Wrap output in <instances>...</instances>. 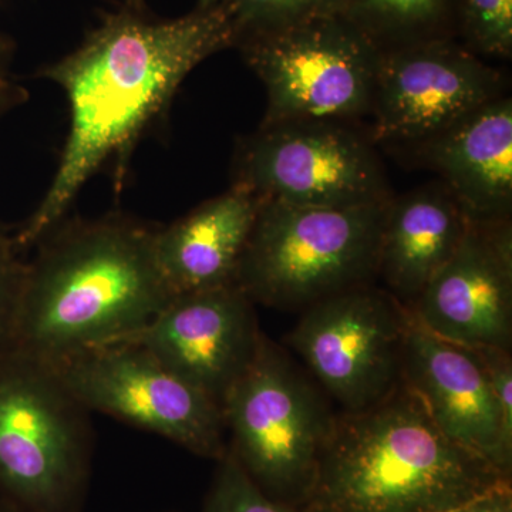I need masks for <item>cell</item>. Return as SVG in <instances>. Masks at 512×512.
<instances>
[{"label":"cell","instance_id":"obj_1","mask_svg":"<svg viewBox=\"0 0 512 512\" xmlns=\"http://www.w3.org/2000/svg\"><path fill=\"white\" fill-rule=\"evenodd\" d=\"M231 3L174 19L147 10L107 13L69 55L43 67L69 104V133L55 175L32 214L13 231L20 252L33 249L69 217L84 185L111 165L116 184L140 138L163 119L188 74L235 47Z\"/></svg>","mask_w":512,"mask_h":512},{"label":"cell","instance_id":"obj_2","mask_svg":"<svg viewBox=\"0 0 512 512\" xmlns=\"http://www.w3.org/2000/svg\"><path fill=\"white\" fill-rule=\"evenodd\" d=\"M157 229L110 212L47 232L25 261L10 348L55 363L143 328L174 298Z\"/></svg>","mask_w":512,"mask_h":512},{"label":"cell","instance_id":"obj_3","mask_svg":"<svg viewBox=\"0 0 512 512\" xmlns=\"http://www.w3.org/2000/svg\"><path fill=\"white\" fill-rule=\"evenodd\" d=\"M511 485L451 440L403 383L382 402L336 414L305 512H446Z\"/></svg>","mask_w":512,"mask_h":512},{"label":"cell","instance_id":"obj_4","mask_svg":"<svg viewBox=\"0 0 512 512\" xmlns=\"http://www.w3.org/2000/svg\"><path fill=\"white\" fill-rule=\"evenodd\" d=\"M90 414L52 365L15 348L0 353V498L25 512H83Z\"/></svg>","mask_w":512,"mask_h":512},{"label":"cell","instance_id":"obj_5","mask_svg":"<svg viewBox=\"0 0 512 512\" xmlns=\"http://www.w3.org/2000/svg\"><path fill=\"white\" fill-rule=\"evenodd\" d=\"M389 201L340 208L262 201L234 284L255 305L302 311L375 284Z\"/></svg>","mask_w":512,"mask_h":512},{"label":"cell","instance_id":"obj_6","mask_svg":"<svg viewBox=\"0 0 512 512\" xmlns=\"http://www.w3.org/2000/svg\"><path fill=\"white\" fill-rule=\"evenodd\" d=\"M228 448L269 497L302 508L336 414L285 349L265 333L222 400Z\"/></svg>","mask_w":512,"mask_h":512},{"label":"cell","instance_id":"obj_7","mask_svg":"<svg viewBox=\"0 0 512 512\" xmlns=\"http://www.w3.org/2000/svg\"><path fill=\"white\" fill-rule=\"evenodd\" d=\"M235 47L265 87L261 126L369 117L382 50L345 16L242 37Z\"/></svg>","mask_w":512,"mask_h":512},{"label":"cell","instance_id":"obj_8","mask_svg":"<svg viewBox=\"0 0 512 512\" xmlns=\"http://www.w3.org/2000/svg\"><path fill=\"white\" fill-rule=\"evenodd\" d=\"M231 185L296 207H359L394 197L376 144L345 121L259 126L235 147Z\"/></svg>","mask_w":512,"mask_h":512},{"label":"cell","instance_id":"obj_9","mask_svg":"<svg viewBox=\"0 0 512 512\" xmlns=\"http://www.w3.org/2000/svg\"><path fill=\"white\" fill-rule=\"evenodd\" d=\"M49 365L89 412L150 431L198 457L217 461L227 451L221 404L140 346L111 343Z\"/></svg>","mask_w":512,"mask_h":512},{"label":"cell","instance_id":"obj_10","mask_svg":"<svg viewBox=\"0 0 512 512\" xmlns=\"http://www.w3.org/2000/svg\"><path fill=\"white\" fill-rule=\"evenodd\" d=\"M409 323L406 306L386 289L362 285L303 309L286 343L343 412H359L402 383Z\"/></svg>","mask_w":512,"mask_h":512},{"label":"cell","instance_id":"obj_11","mask_svg":"<svg viewBox=\"0 0 512 512\" xmlns=\"http://www.w3.org/2000/svg\"><path fill=\"white\" fill-rule=\"evenodd\" d=\"M503 87L501 73L456 39L382 50L367 134L376 146H420L504 96Z\"/></svg>","mask_w":512,"mask_h":512},{"label":"cell","instance_id":"obj_12","mask_svg":"<svg viewBox=\"0 0 512 512\" xmlns=\"http://www.w3.org/2000/svg\"><path fill=\"white\" fill-rule=\"evenodd\" d=\"M255 306L235 284L180 293L143 328L114 343L147 350L222 407L229 389L251 365L264 333Z\"/></svg>","mask_w":512,"mask_h":512},{"label":"cell","instance_id":"obj_13","mask_svg":"<svg viewBox=\"0 0 512 512\" xmlns=\"http://www.w3.org/2000/svg\"><path fill=\"white\" fill-rule=\"evenodd\" d=\"M409 312L420 326L448 342L511 352V217L470 220L457 251Z\"/></svg>","mask_w":512,"mask_h":512},{"label":"cell","instance_id":"obj_14","mask_svg":"<svg viewBox=\"0 0 512 512\" xmlns=\"http://www.w3.org/2000/svg\"><path fill=\"white\" fill-rule=\"evenodd\" d=\"M402 383L419 397L446 436L512 478V464L501 447L500 407L476 349L439 338L410 315Z\"/></svg>","mask_w":512,"mask_h":512},{"label":"cell","instance_id":"obj_15","mask_svg":"<svg viewBox=\"0 0 512 512\" xmlns=\"http://www.w3.org/2000/svg\"><path fill=\"white\" fill-rule=\"evenodd\" d=\"M423 163L463 207L468 220L510 218L512 210V100L484 104L439 136L417 146Z\"/></svg>","mask_w":512,"mask_h":512},{"label":"cell","instance_id":"obj_16","mask_svg":"<svg viewBox=\"0 0 512 512\" xmlns=\"http://www.w3.org/2000/svg\"><path fill=\"white\" fill-rule=\"evenodd\" d=\"M468 217L443 183L423 185L387 204L377 278L407 309L457 251Z\"/></svg>","mask_w":512,"mask_h":512},{"label":"cell","instance_id":"obj_17","mask_svg":"<svg viewBox=\"0 0 512 512\" xmlns=\"http://www.w3.org/2000/svg\"><path fill=\"white\" fill-rule=\"evenodd\" d=\"M261 202L252 192L229 185L157 229L158 265L174 296L234 284Z\"/></svg>","mask_w":512,"mask_h":512},{"label":"cell","instance_id":"obj_18","mask_svg":"<svg viewBox=\"0 0 512 512\" xmlns=\"http://www.w3.org/2000/svg\"><path fill=\"white\" fill-rule=\"evenodd\" d=\"M342 16L380 50L456 39V0H342Z\"/></svg>","mask_w":512,"mask_h":512},{"label":"cell","instance_id":"obj_19","mask_svg":"<svg viewBox=\"0 0 512 512\" xmlns=\"http://www.w3.org/2000/svg\"><path fill=\"white\" fill-rule=\"evenodd\" d=\"M456 36L474 55L510 59L512 0H456Z\"/></svg>","mask_w":512,"mask_h":512},{"label":"cell","instance_id":"obj_20","mask_svg":"<svg viewBox=\"0 0 512 512\" xmlns=\"http://www.w3.org/2000/svg\"><path fill=\"white\" fill-rule=\"evenodd\" d=\"M231 8L238 42L322 16L342 15V0H234Z\"/></svg>","mask_w":512,"mask_h":512},{"label":"cell","instance_id":"obj_21","mask_svg":"<svg viewBox=\"0 0 512 512\" xmlns=\"http://www.w3.org/2000/svg\"><path fill=\"white\" fill-rule=\"evenodd\" d=\"M201 512H305L264 493L245 473L231 450L217 460Z\"/></svg>","mask_w":512,"mask_h":512},{"label":"cell","instance_id":"obj_22","mask_svg":"<svg viewBox=\"0 0 512 512\" xmlns=\"http://www.w3.org/2000/svg\"><path fill=\"white\" fill-rule=\"evenodd\" d=\"M20 254L12 229L0 221V353L12 346L13 319L25 271Z\"/></svg>","mask_w":512,"mask_h":512},{"label":"cell","instance_id":"obj_23","mask_svg":"<svg viewBox=\"0 0 512 512\" xmlns=\"http://www.w3.org/2000/svg\"><path fill=\"white\" fill-rule=\"evenodd\" d=\"M483 360L501 416V447L512 464V357L510 350L476 349Z\"/></svg>","mask_w":512,"mask_h":512},{"label":"cell","instance_id":"obj_24","mask_svg":"<svg viewBox=\"0 0 512 512\" xmlns=\"http://www.w3.org/2000/svg\"><path fill=\"white\" fill-rule=\"evenodd\" d=\"M12 40L0 30V123L28 99L15 69Z\"/></svg>","mask_w":512,"mask_h":512},{"label":"cell","instance_id":"obj_25","mask_svg":"<svg viewBox=\"0 0 512 512\" xmlns=\"http://www.w3.org/2000/svg\"><path fill=\"white\" fill-rule=\"evenodd\" d=\"M446 512H512V485H504Z\"/></svg>","mask_w":512,"mask_h":512},{"label":"cell","instance_id":"obj_26","mask_svg":"<svg viewBox=\"0 0 512 512\" xmlns=\"http://www.w3.org/2000/svg\"><path fill=\"white\" fill-rule=\"evenodd\" d=\"M234 0H198V8H211V6L228 5Z\"/></svg>","mask_w":512,"mask_h":512},{"label":"cell","instance_id":"obj_27","mask_svg":"<svg viewBox=\"0 0 512 512\" xmlns=\"http://www.w3.org/2000/svg\"><path fill=\"white\" fill-rule=\"evenodd\" d=\"M124 6L134 10H141V12L147 10L146 0H124Z\"/></svg>","mask_w":512,"mask_h":512},{"label":"cell","instance_id":"obj_28","mask_svg":"<svg viewBox=\"0 0 512 512\" xmlns=\"http://www.w3.org/2000/svg\"><path fill=\"white\" fill-rule=\"evenodd\" d=\"M0 512H25L16 507L15 504L9 503L5 498H0Z\"/></svg>","mask_w":512,"mask_h":512},{"label":"cell","instance_id":"obj_29","mask_svg":"<svg viewBox=\"0 0 512 512\" xmlns=\"http://www.w3.org/2000/svg\"><path fill=\"white\" fill-rule=\"evenodd\" d=\"M170 512H174V511H170Z\"/></svg>","mask_w":512,"mask_h":512}]
</instances>
